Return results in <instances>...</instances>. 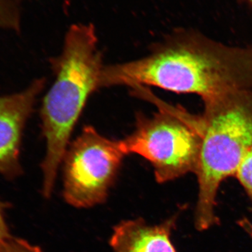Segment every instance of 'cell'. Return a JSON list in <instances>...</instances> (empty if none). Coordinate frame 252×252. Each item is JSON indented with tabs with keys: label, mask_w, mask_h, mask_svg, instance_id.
Instances as JSON below:
<instances>
[{
	"label": "cell",
	"mask_w": 252,
	"mask_h": 252,
	"mask_svg": "<svg viewBox=\"0 0 252 252\" xmlns=\"http://www.w3.org/2000/svg\"><path fill=\"white\" fill-rule=\"evenodd\" d=\"M152 86L204 101L232 91L252 90V46L235 47L198 32L179 30L145 57L104 66L99 88Z\"/></svg>",
	"instance_id": "1"
},
{
	"label": "cell",
	"mask_w": 252,
	"mask_h": 252,
	"mask_svg": "<svg viewBox=\"0 0 252 252\" xmlns=\"http://www.w3.org/2000/svg\"><path fill=\"white\" fill-rule=\"evenodd\" d=\"M94 25L77 23L68 29L61 54L50 60L55 79L41 104L46 154L41 167L42 193L50 198L74 127L94 91L104 67Z\"/></svg>",
	"instance_id": "2"
},
{
	"label": "cell",
	"mask_w": 252,
	"mask_h": 252,
	"mask_svg": "<svg viewBox=\"0 0 252 252\" xmlns=\"http://www.w3.org/2000/svg\"><path fill=\"white\" fill-rule=\"evenodd\" d=\"M203 102L201 148L194 173L199 188L195 225L200 231L218 223L220 184L235 177L252 148V90L232 91Z\"/></svg>",
	"instance_id": "3"
},
{
	"label": "cell",
	"mask_w": 252,
	"mask_h": 252,
	"mask_svg": "<svg viewBox=\"0 0 252 252\" xmlns=\"http://www.w3.org/2000/svg\"><path fill=\"white\" fill-rule=\"evenodd\" d=\"M132 89L134 94L157 104L158 112L152 117L137 114L135 130L120 140L124 153L137 154L148 160L158 183L195 173L203 134L200 115L162 102L144 86Z\"/></svg>",
	"instance_id": "4"
},
{
	"label": "cell",
	"mask_w": 252,
	"mask_h": 252,
	"mask_svg": "<svg viewBox=\"0 0 252 252\" xmlns=\"http://www.w3.org/2000/svg\"><path fill=\"white\" fill-rule=\"evenodd\" d=\"M126 154L120 140L100 135L86 126L63 159V197L77 208L105 202Z\"/></svg>",
	"instance_id": "5"
},
{
	"label": "cell",
	"mask_w": 252,
	"mask_h": 252,
	"mask_svg": "<svg viewBox=\"0 0 252 252\" xmlns=\"http://www.w3.org/2000/svg\"><path fill=\"white\" fill-rule=\"evenodd\" d=\"M45 84V79H38L23 91L0 95V175L6 178L23 173L20 154L23 133Z\"/></svg>",
	"instance_id": "6"
},
{
	"label": "cell",
	"mask_w": 252,
	"mask_h": 252,
	"mask_svg": "<svg viewBox=\"0 0 252 252\" xmlns=\"http://www.w3.org/2000/svg\"><path fill=\"white\" fill-rule=\"evenodd\" d=\"M179 214L157 225L142 218L123 220L113 230L109 243L114 252H177L171 233Z\"/></svg>",
	"instance_id": "7"
},
{
	"label": "cell",
	"mask_w": 252,
	"mask_h": 252,
	"mask_svg": "<svg viewBox=\"0 0 252 252\" xmlns=\"http://www.w3.org/2000/svg\"><path fill=\"white\" fill-rule=\"evenodd\" d=\"M0 28L15 32L21 29V12L17 0H0Z\"/></svg>",
	"instance_id": "8"
},
{
	"label": "cell",
	"mask_w": 252,
	"mask_h": 252,
	"mask_svg": "<svg viewBox=\"0 0 252 252\" xmlns=\"http://www.w3.org/2000/svg\"><path fill=\"white\" fill-rule=\"evenodd\" d=\"M235 177L252 200V148L244 158Z\"/></svg>",
	"instance_id": "9"
},
{
	"label": "cell",
	"mask_w": 252,
	"mask_h": 252,
	"mask_svg": "<svg viewBox=\"0 0 252 252\" xmlns=\"http://www.w3.org/2000/svg\"><path fill=\"white\" fill-rule=\"evenodd\" d=\"M0 252H43L38 247L16 237H8L0 243Z\"/></svg>",
	"instance_id": "10"
},
{
	"label": "cell",
	"mask_w": 252,
	"mask_h": 252,
	"mask_svg": "<svg viewBox=\"0 0 252 252\" xmlns=\"http://www.w3.org/2000/svg\"><path fill=\"white\" fill-rule=\"evenodd\" d=\"M6 208V204L0 201V243L10 236L9 228L5 218Z\"/></svg>",
	"instance_id": "11"
},
{
	"label": "cell",
	"mask_w": 252,
	"mask_h": 252,
	"mask_svg": "<svg viewBox=\"0 0 252 252\" xmlns=\"http://www.w3.org/2000/svg\"><path fill=\"white\" fill-rule=\"evenodd\" d=\"M240 225L252 238V223L251 222L249 221L248 220H240Z\"/></svg>",
	"instance_id": "12"
},
{
	"label": "cell",
	"mask_w": 252,
	"mask_h": 252,
	"mask_svg": "<svg viewBox=\"0 0 252 252\" xmlns=\"http://www.w3.org/2000/svg\"><path fill=\"white\" fill-rule=\"evenodd\" d=\"M243 1H245V2L248 3V4H250V6L252 7V0H243Z\"/></svg>",
	"instance_id": "13"
}]
</instances>
